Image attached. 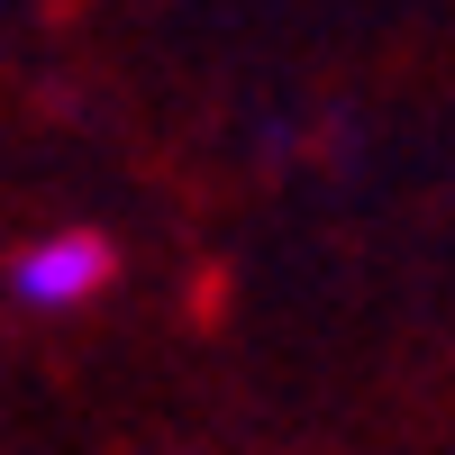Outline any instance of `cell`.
<instances>
[{
    "instance_id": "cell-1",
    "label": "cell",
    "mask_w": 455,
    "mask_h": 455,
    "mask_svg": "<svg viewBox=\"0 0 455 455\" xmlns=\"http://www.w3.org/2000/svg\"><path fill=\"white\" fill-rule=\"evenodd\" d=\"M109 274H119V255H109L100 228H46V237H28L10 255V291L28 300V310H83V300L109 291Z\"/></svg>"
}]
</instances>
